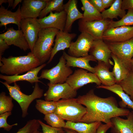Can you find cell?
Returning a JSON list of instances; mask_svg holds the SVG:
<instances>
[{
	"label": "cell",
	"mask_w": 133,
	"mask_h": 133,
	"mask_svg": "<svg viewBox=\"0 0 133 133\" xmlns=\"http://www.w3.org/2000/svg\"><path fill=\"white\" fill-rule=\"evenodd\" d=\"M63 0H48L45 7L40 13L39 18H43L49 13L53 11L59 12L63 11Z\"/></svg>",
	"instance_id": "obj_30"
},
{
	"label": "cell",
	"mask_w": 133,
	"mask_h": 133,
	"mask_svg": "<svg viewBox=\"0 0 133 133\" xmlns=\"http://www.w3.org/2000/svg\"><path fill=\"white\" fill-rule=\"evenodd\" d=\"M12 115L11 112H6L0 114V128H3L7 131H10L13 126H17V123L10 125L7 122V119L8 116Z\"/></svg>",
	"instance_id": "obj_37"
},
{
	"label": "cell",
	"mask_w": 133,
	"mask_h": 133,
	"mask_svg": "<svg viewBox=\"0 0 133 133\" xmlns=\"http://www.w3.org/2000/svg\"><path fill=\"white\" fill-rule=\"evenodd\" d=\"M59 31L50 28L41 29L39 32L32 53L40 62V65L49 60L54 38Z\"/></svg>",
	"instance_id": "obj_3"
},
{
	"label": "cell",
	"mask_w": 133,
	"mask_h": 133,
	"mask_svg": "<svg viewBox=\"0 0 133 133\" xmlns=\"http://www.w3.org/2000/svg\"><path fill=\"white\" fill-rule=\"evenodd\" d=\"M98 88H103L115 93L122 99L125 104L128 106L133 110V101L130 96L125 93L122 87L119 84H115L110 86H106L102 85L98 86Z\"/></svg>",
	"instance_id": "obj_29"
},
{
	"label": "cell",
	"mask_w": 133,
	"mask_h": 133,
	"mask_svg": "<svg viewBox=\"0 0 133 133\" xmlns=\"http://www.w3.org/2000/svg\"><path fill=\"white\" fill-rule=\"evenodd\" d=\"M110 20L108 19L85 21L81 19L78 22V30L81 33H87L95 39H102L105 31L108 29Z\"/></svg>",
	"instance_id": "obj_10"
},
{
	"label": "cell",
	"mask_w": 133,
	"mask_h": 133,
	"mask_svg": "<svg viewBox=\"0 0 133 133\" xmlns=\"http://www.w3.org/2000/svg\"><path fill=\"white\" fill-rule=\"evenodd\" d=\"M8 3V0H0V5L1 6L3 3Z\"/></svg>",
	"instance_id": "obj_48"
},
{
	"label": "cell",
	"mask_w": 133,
	"mask_h": 133,
	"mask_svg": "<svg viewBox=\"0 0 133 133\" xmlns=\"http://www.w3.org/2000/svg\"><path fill=\"white\" fill-rule=\"evenodd\" d=\"M77 35L74 33H70L64 31H59L54 40L55 42L50 58L48 63L52 61L56 54L59 51L70 47L72 41Z\"/></svg>",
	"instance_id": "obj_19"
},
{
	"label": "cell",
	"mask_w": 133,
	"mask_h": 133,
	"mask_svg": "<svg viewBox=\"0 0 133 133\" xmlns=\"http://www.w3.org/2000/svg\"><path fill=\"white\" fill-rule=\"evenodd\" d=\"M35 107L39 112L45 115L55 112L57 107L56 102L37 99L36 100Z\"/></svg>",
	"instance_id": "obj_31"
},
{
	"label": "cell",
	"mask_w": 133,
	"mask_h": 133,
	"mask_svg": "<svg viewBox=\"0 0 133 133\" xmlns=\"http://www.w3.org/2000/svg\"><path fill=\"white\" fill-rule=\"evenodd\" d=\"M101 123L100 122L87 123L67 121L64 128L72 129L78 133H96L98 128Z\"/></svg>",
	"instance_id": "obj_25"
},
{
	"label": "cell",
	"mask_w": 133,
	"mask_h": 133,
	"mask_svg": "<svg viewBox=\"0 0 133 133\" xmlns=\"http://www.w3.org/2000/svg\"><path fill=\"white\" fill-rule=\"evenodd\" d=\"M22 1V0H15L12 7V9H14L16 6L20 2Z\"/></svg>",
	"instance_id": "obj_44"
},
{
	"label": "cell",
	"mask_w": 133,
	"mask_h": 133,
	"mask_svg": "<svg viewBox=\"0 0 133 133\" xmlns=\"http://www.w3.org/2000/svg\"><path fill=\"white\" fill-rule=\"evenodd\" d=\"M111 57L114 63L112 72L116 83L119 84L126 78L131 71L126 67L119 58L112 53Z\"/></svg>",
	"instance_id": "obj_27"
},
{
	"label": "cell",
	"mask_w": 133,
	"mask_h": 133,
	"mask_svg": "<svg viewBox=\"0 0 133 133\" xmlns=\"http://www.w3.org/2000/svg\"><path fill=\"white\" fill-rule=\"evenodd\" d=\"M0 38L4 40L9 46L14 45L25 51L30 49L21 30H16L13 27L8 28L5 32L0 34Z\"/></svg>",
	"instance_id": "obj_17"
},
{
	"label": "cell",
	"mask_w": 133,
	"mask_h": 133,
	"mask_svg": "<svg viewBox=\"0 0 133 133\" xmlns=\"http://www.w3.org/2000/svg\"><path fill=\"white\" fill-rule=\"evenodd\" d=\"M40 126L38 119L30 120L27 122L23 127L15 133H33L39 130Z\"/></svg>",
	"instance_id": "obj_36"
},
{
	"label": "cell",
	"mask_w": 133,
	"mask_h": 133,
	"mask_svg": "<svg viewBox=\"0 0 133 133\" xmlns=\"http://www.w3.org/2000/svg\"><path fill=\"white\" fill-rule=\"evenodd\" d=\"M44 119L48 124L52 127L64 128L66 126L64 120L55 113L45 115Z\"/></svg>",
	"instance_id": "obj_34"
},
{
	"label": "cell",
	"mask_w": 133,
	"mask_h": 133,
	"mask_svg": "<svg viewBox=\"0 0 133 133\" xmlns=\"http://www.w3.org/2000/svg\"><path fill=\"white\" fill-rule=\"evenodd\" d=\"M9 48V46L3 39L0 38V60L5 51Z\"/></svg>",
	"instance_id": "obj_42"
},
{
	"label": "cell",
	"mask_w": 133,
	"mask_h": 133,
	"mask_svg": "<svg viewBox=\"0 0 133 133\" xmlns=\"http://www.w3.org/2000/svg\"><path fill=\"white\" fill-rule=\"evenodd\" d=\"M56 102L55 113L67 121L80 122L86 113V108L78 102L77 98L61 99Z\"/></svg>",
	"instance_id": "obj_4"
},
{
	"label": "cell",
	"mask_w": 133,
	"mask_h": 133,
	"mask_svg": "<svg viewBox=\"0 0 133 133\" xmlns=\"http://www.w3.org/2000/svg\"><path fill=\"white\" fill-rule=\"evenodd\" d=\"M84 11L83 17L81 19L85 21H92L102 19L101 13L97 10L88 0H81Z\"/></svg>",
	"instance_id": "obj_28"
},
{
	"label": "cell",
	"mask_w": 133,
	"mask_h": 133,
	"mask_svg": "<svg viewBox=\"0 0 133 133\" xmlns=\"http://www.w3.org/2000/svg\"></svg>",
	"instance_id": "obj_50"
},
{
	"label": "cell",
	"mask_w": 133,
	"mask_h": 133,
	"mask_svg": "<svg viewBox=\"0 0 133 133\" xmlns=\"http://www.w3.org/2000/svg\"><path fill=\"white\" fill-rule=\"evenodd\" d=\"M48 0H24L20 10L22 19H37L45 7Z\"/></svg>",
	"instance_id": "obj_16"
},
{
	"label": "cell",
	"mask_w": 133,
	"mask_h": 133,
	"mask_svg": "<svg viewBox=\"0 0 133 133\" xmlns=\"http://www.w3.org/2000/svg\"><path fill=\"white\" fill-rule=\"evenodd\" d=\"M33 133H42V132L39 131V130L35 131Z\"/></svg>",
	"instance_id": "obj_49"
},
{
	"label": "cell",
	"mask_w": 133,
	"mask_h": 133,
	"mask_svg": "<svg viewBox=\"0 0 133 133\" xmlns=\"http://www.w3.org/2000/svg\"><path fill=\"white\" fill-rule=\"evenodd\" d=\"M46 65V64H44L23 75L6 76L0 74V78L5 80V82L9 85L20 81H26L32 84L37 82L43 83L39 80L40 78L38 76V74L40 71Z\"/></svg>",
	"instance_id": "obj_18"
},
{
	"label": "cell",
	"mask_w": 133,
	"mask_h": 133,
	"mask_svg": "<svg viewBox=\"0 0 133 133\" xmlns=\"http://www.w3.org/2000/svg\"><path fill=\"white\" fill-rule=\"evenodd\" d=\"M40 65L38 60L31 52L26 55L2 57L0 60V72L9 76L19 75Z\"/></svg>",
	"instance_id": "obj_2"
},
{
	"label": "cell",
	"mask_w": 133,
	"mask_h": 133,
	"mask_svg": "<svg viewBox=\"0 0 133 133\" xmlns=\"http://www.w3.org/2000/svg\"></svg>",
	"instance_id": "obj_51"
},
{
	"label": "cell",
	"mask_w": 133,
	"mask_h": 133,
	"mask_svg": "<svg viewBox=\"0 0 133 133\" xmlns=\"http://www.w3.org/2000/svg\"><path fill=\"white\" fill-rule=\"evenodd\" d=\"M0 82L6 87L10 96L19 104L21 109L22 116L23 118L28 114V109L31 103L35 100L41 98L44 95V90L40 87L37 82L35 83L32 93L27 95L21 92L19 86L16 82L14 83V86H11L5 82L0 81Z\"/></svg>",
	"instance_id": "obj_5"
},
{
	"label": "cell",
	"mask_w": 133,
	"mask_h": 133,
	"mask_svg": "<svg viewBox=\"0 0 133 133\" xmlns=\"http://www.w3.org/2000/svg\"><path fill=\"white\" fill-rule=\"evenodd\" d=\"M95 39L89 34L81 33L76 40L72 42L68 50V54L75 57H84L89 55V52Z\"/></svg>",
	"instance_id": "obj_11"
},
{
	"label": "cell",
	"mask_w": 133,
	"mask_h": 133,
	"mask_svg": "<svg viewBox=\"0 0 133 133\" xmlns=\"http://www.w3.org/2000/svg\"><path fill=\"white\" fill-rule=\"evenodd\" d=\"M64 129L66 133H78L76 131L72 129L68 128Z\"/></svg>",
	"instance_id": "obj_45"
},
{
	"label": "cell",
	"mask_w": 133,
	"mask_h": 133,
	"mask_svg": "<svg viewBox=\"0 0 133 133\" xmlns=\"http://www.w3.org/2000/svg\"><path fill=\"white\" fill-rule=\"evenodd\" d=\"M47 90L44 94L45 100L57 102L60 99L75 98L77 90L73 89L66 82L63 83L51 84L48 83Z\"/></svg>",
	"instance_id": "obj_7"
},
{
	"label": "cell",
	"mask_w": 133,
	"mask_h": 133,
	"mask_svg": "<svg viewBox=\"0 0 133 133\" xmlns=\"http://www.w3.org/2000/svg\"><path fill=\"white\" fill-rule=\"evenodd\" d=\"M122 0H115L112 5L108 9L101 13L102 19L114 18L118 19V17L122 18L126 13L125 10L122 8Z\"/></svg>",
	"instance_id": "obj_26"
},
{
	"label": "cell",
	"mask_w": 133,
	"mask_h": 133,
	"mask_svg": "<svg viewBox=\"0 0 133 133\" xmlns=\"http://www.w3.org/2000/svg\"><path fill=\"white\" fill-rule=\"evenodd\" d=\"M77 98L80 104L86 107V111L80 122L89 123L100 122L107 124L111 122L112 118L126 116L130 112L127 109L119 107L114 97H100L95 94L93 89Z\"/></svg>",
	"instance_id": "obj_1"
},
{
	"label": "cell",
	"mask_w": 133,
	"mask_h": 133,
	"mask_svg": "<svg viewBox=\"0 0 133 133\" xmlns=\"http://www.w3.org/2000/svg\"><path fill=\"white\" fill-rule=\"evenodd\" d=\"M63 55L66 60L67 66L78 67L95 73L94 68L89 64L90 61H97L93 56L89 55L85 57H75L70 55L65 51L63 52Z\"/></svg>",
	"instance_id": "obj_21"
},
{
	"label": "cell",
	"mask_w": 133,
	"mask_h": 133,
	"mask_svg": "<svg viewBox=\"0 0 133 133\" xmlns=\"http://www.w3.org/2000/svg\"><path fill=\"white\" fill-rule=\"evenodd\" d=\"M122 8L125 10L130 9L133 10V0H122Z\"/></svg>",
	"instance_id": "obj_41"
},
{
	"label": "cell",
	"mask_w": 133,
	"mask_h": 133,
	"mask_svg": "<svg viewBox=\"0 0 133 133\" xmlns=\"http://www.w3.org/2000/svg\"><path fill=\"white\" fill-rule=\"evenodd\" d=\"M131 71H133V57L132 59L130 62Z\"/></svg>",
	"instance_id": "obj_47"
},
{
	"label": "cell",
	"mask_w": 133,
	"mask_h": 133,
	"mask_svg": "<svg viewBox=\"0 0 133 133\" xmlns=\"http://www.w3.org/2000/svg\"><path fill=\"white\" fill-rule=\"evenodd\" d=\"M119 84L125 93L133 100V71H130L126 78Z\"/></svg>",
	"instance_id": "obj_35"
},
{
	"label": "cell",
	"mask_w": 133,
	"mask_h": 133,
	"mask_svg": "<svg viewBox=\"0 0 133 133\" xmlns=\"http://www.w3.org/2000/svg\"><path fill=\"white\" fill-rule=\"evenodd\" d=\"M66 82L73 89L77 90L85 85L95 83L98 86L101 83L94 73L82 68L75 70L67 78Z\"/></svg>",
	"instance_id": "obj_9"
},
{
	"label": "cell",
	"mask_w": 133,
	"mask_h": 133,
	"mask_svg": "<svg viewBox=\"0 0 133 133\" xmlns=\"http://www.w3.org/2000/svg\"><path fill=\"white\" fill-rule=\"evenodd\" d=\"M112 126L111 122L105 124L101 123L98 128L96 133H106L107 130Z\"/></svg>",
	"instance_id": "obj_40"
},
{
	"label": "cell",
	"mask_w": 133,
	"mask_h": 133,
	"mask_svg": "<svg viewBox=\"0 0 133 133\" xmlns=\"http://www.w3.org/2000/svg\"><path fill=\"white\" fill-rule=\"evenodd\" d=\"M21 5H19L16 11L12 12L5 7L1 6L0 8V26H4L5 29L8 24L12 23L17 25L18 30H21L20 23L22 19L20 12Z\"/></svg>",
	"instance_id": "obj_23"
},
{
	"label": "cell",
	"mask_w": 133,
	"mask_h": 133,
	"mask_svg": "<svg viewBox=\"0 0 133 133\" xmlns=\"http://www.w3.org/2000/svg\"><path fill=\"white\" fill-rule=\"evenodd\" d=\"M20 27L32 52L38 33L41 29L40 26L36 19L27 18L21 19Z\"/></svg>",
	"instance_id": "obj_12"
},
{
	"label": "cell",
	"mask_w": 133,
	"mask_h": 133,
	"mask_svg": "<svg viewBox=\"0 0 133 133\" xmlns=\"http://www.w3.org/2000/svg\"><path fill=\"white\" fill-rule=\"evenodd\" d=\"M13 98L10 96L6 95L5 92H1L0 94V114L11 112L14 106Z\"/></svg>",
	"instance_id": "obj_33"
},
{
	"label": "cell",
	"mask_w": 133,
	"mask_h": 133,
	"mask_svg": "<svg viewBox=\"0 0 133 133\" xmlns=\"http://www.w3.org/2000/svg\"><path fill=\"white\" fill-rule=\"evenodd\" d=\"M105 42L112 53L119 58L126 67L131 71L130 62L133 57V38L123 42Z\"/></svg>",
	"instance_id": "obj_8"
},
{
	"label": "cell",
	"mask_w": 133,
	"mask_h": 133,
	"mask_svg": "<svg viewBox=\"0 0 133 133\" xmlns=\"http://www.w3.org/2000/svg\"><path fill=\"white\" fill-rule=\"evenodd\" d=\"M89 52V55L93 56L98 62H104L110 67L113 65L110 60L111 51L103 39H95Z\"/></svg>",
	"instance_id": "obj_14"
},
{
	"label": "cell",
	"mask_w": 133,
	"mask_h": 133,
	"mask_svg": "<svg viewBox=\"0 0 133 133\" xmlns=\"http://www.w3.org/2000/svg\"><path fill=\"white\" fill-rule=\"evenodd\" d=\"M66 14L63 10L60 12H52L41 19H36L41 29L52 28L64 31L66 22Z\"/></svg>",
	"instance_id": "obj_15"
},
{
	"label": "cell",
	"mask_w": 133,
	"mask_h": 133,
	"mask_svg": "<svg viewBox=\"0 0 133 133\" xmlns=\"http://www.w3.org/2000/svg\"><path fill=\"white\" fill-rule=\"evenodd\" d=\"M131 26H133V10L130 9L120 20L116 21L111 20L108 29Z\"/></svg>",
	"instance_id": "obj_32"
},
{
	"label": "cell",
	"mask_w": 133,
	"mask_h": 133,
	"mask_svg": "<svg viewBox=\"0 0 133 133\" xmlns=\"http://www.w3.org/2000/svg\"><path fill=\"white\" fill-rule=\"evenodd\" d=\"M102 0L103 6L105 9L110 7L115 1V0Z\"/></svg>",
	"instance_id": "obj_43"
},
{
	"label": "cell",
	"mask_w": 133,
	"mask_h": 133,
	"mask_svg": "<svg viewBox=\"0 0 133 133\" xmlns=\"http://www.w3.org/2000/svg\"><path fill=\"white\" fill-rule=\"evenodd\" d=\"M38 120L42 127V133H66L62 128L52 127L44 123L40 120Z\"/></svg>",
	"instance_id": "obj_38"
},
{
	"label": "cell",
	"mask_w": 133,
	"mask_h": 133,
	"mask_svg": "<svg viewBox=\"0 0 133 133\" xmlns=\"http://www.w3.org/2000/svg\"><path fill=\"white\" fill-rule=\"evenodd\" d=\"M133 38V26H123L108 28L102 37L105 42H118L129 40Z\"/></svg>",
	"instance_id": "obj_13"
},
{
	"label": "cell",
	"mask_w": 133,
	"mask_h": 133,
	"mask_svg": "<svg viewBox=\"0 0 133 133\" xmlns=\"http://www.w3.org/2000/svg\"><path fill=\"white\" fill-rule=\"evenodd\" d=\"M124 119L119 116L111 119L113 126L111 128L112 133H133V112H130Z\"/></svg>",
	"instance_id": "obj_20"
},
{
	"label": "cell",
	"mask_w": 133,
	"mask_h": 133,
	"mask_svg": "<svg viewBox=\"0 0 133 133\" xmlns=\"http://www.w3.org/2000/svg\"><path fill=\"white\" fill-rule=\"evenodd\" d=\"M110 67L103 62H98L97 65L94 67L95 74L102 85L110 86L116 83L112 72L109 71Z\"/></svg>",
	"instance_id": "obj_24"
},
{
	"label": "cell",
	"mask_w": 133,
	"mask_h": 133,
	"mask_svg": "<svg viewBox=\"0 0 133 133\" xmlns=\"http://www.w3.org/2000/svg\"><path fill=\"white\" fill-rule=\"evenodd\" d=\"M66 61L63 55L57 65L51 69L43 70L39 77L49 81L51 84L63 83L73 73L72 70L66 65Z\"/></svg>",
	"instance_id": "obj_6"
},
{
	"label": "cell",
	"mask_w": 133,
	"mask_h": 133,
	"mask_svg": "<svg viewBox=\"0 0 133 133\" xmlns=\"http://www.w3.org/2000/svg\"><path fill=\"white\" fill-rule=\"evenodd\" d=\"M14 0H8V7H12L13 6Z\"/></svg>",
	"instance_id": "obj_46"
},
{
	"label": "cell",
	"mask_w": 133,
	"mask_h": 133,
	"mask_svg": "<svg viewBox=\"0 0 133 133\" xmlns=\"http://www.w3.org/2000/svg\"><path fill=\"white\" fill-rule=\"evenodd\" d=\"M88 0L95 8L100 12L101 13L105 10L103 6L102 0Z\"/></svg>",
	"instance_id": "obj_39"
},
{
	"label": "cell",
	"mask_w": 133,
	"mask_h": 133,
	"mask_svg": "<svg viewBox=\"0 0 133 133\" xmlns=\"http://www.w3.org/2000/svg\"><path fill=\"white\" fill-rule=\"evenodd\" d=\"M77 0H69L64 5V10L66 14V22L64 31L68 33L70 32L73 22L75 20L83 17V14L80 12L77 8Z\"/></svg>",
	"instance_id": "obj_22"
}]
</instances>
